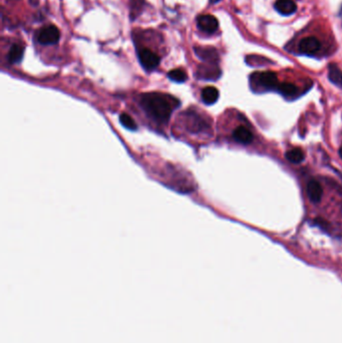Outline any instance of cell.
<instances>
[{"mask_svg": "<svg viewBox=\"0 0 342 343\" xmlns=\"http://www.w3.org/2000/svg\"><path fill=\"white\" fill-rule=\"evenodd\" d=\"M197 75L201 80L205 81H216L220 78L221 75V70L218 67L217 65H211V64H206V65H200L197 70Z\"/></svg>", "mask_w": 342, "mask_h": 343, "instance_id": "cell-7", "label": "cell"}, {"mask_svg": "<svg viewBox=\"0 0 342 343\" xmlns=\"http://www.w3.org/2000/svg\"><path fill=\"white\" fill-rule=\"evenodd\" d=\"M339 156H340V158L342 159V147L339 149Z\"/></svg>", "mask_w": 342, "mask_h": 343, "instance_id": "cell-22", "label": "cell"}, {"mask_svg": "<svg viewBox=\"0 0 342 343\" xmlns=\"http://www.w3.org/2000/svg\"><path fill=\"white\" fill-rule=\"evenodd\" d=\"M275 9L282 15H291L295 13L297 6L293 0H277L275 2Z\"/></svg>", "mask_w": 342, "mask_h": 343, "instance_id": "cell-12", "label": "cell"}, {"mask_svg": "<svg viewBox=\"0 0 342 343\" xmlns=\"http://www.w3.org/2000/svg\"><path fill=\"white\" fill-rule=\"evenodd\" d=\"M233 138L235 140L236 142L242 144V145H248L250 144L252 141H253V135L252 132L243 127V126H240L238 127L237 129L233 131Z\"/></svg>", "mask_w": 342, "mask_h": 343, "instance_id": "cell-13", "label": "cell"}, {"mask_svg": "<svg viewBox=\"0 0 342 343\" xmlns=\"http://www.w3.org/2000/svg\"><path fill=\"white\" fill-rule=\"evenodd\" d=\"M146 5V0H128V16L130 22H135L143 14Z\"/></svg>", "mask_w": 342, "mask_h": 343, "instance_id": "cell-9", "label": "cell"}, {"mask_svg": "<svg viewBox=\"0 0 342 343\" xmlns=\"http://www.w3.org/2000/svg\"><path fill=\"white\" fill-rule=\"evenodd\" d=\"M135 46L138 60L144 69L147 71H151L159 66L161 63V56L156 51L139 43H135Z\"/></svg>", "mask_w": 342, "mask_h": 343, "instance_id": "cell-2", "label": "cell"}, {"mask_svg": "<svg viewBox=\"0 0 342 343\" xmlns=\"http://www.w3.org/2000/svg\"><path fill=\"white\" fill-rule=\"evenodd\" d=\"M279 92L281 94H283L284 97H294L297 92H298V87L291 84V83H283V84H279L278 86Z\"/></svg>", "mask_w": 342, "mask_h": 343, "instance_id": "cell-18", "label": "cell"}, {"mask_svg": "<svg viewBox=\"0 0 342 343\" xmlns=\"http://www.w3.org/2000/svg\"><path fill=\"white\" fill-rule=\"evenodd\" d=\"M197 27L206 34H214L219 28V22L212 14H202L196 20Z\"/></svg>", "mask_w": 342, "mask_h": 343, "instance_id": "cell-4", "label": "cell"}, {"mask_svg": "<svg viewBox=\"0 0 342 343\" xmlns=\"http://www.w3.org/2000/svg\"><path fill=\"white\" fill-rule=\"evenodd\" d=\"M194 51L202 62L211 65H218L220 56L218 50L213 46H195Z\"/></svg>", "mask_w": 342, "mask_h": 343, "instance_id": "cell-5", "label": "cell"}, {"mask_svg": "<svg viewBox=\"0 0 342 343\" xmlns=\"http://www.w3.org/2000/svg\"><path fill=\"white\" fill-rule=\"evenodd\" d=\"M120 122L121 124L126 128V129H129V130H136L138 129L137 124L135 123V121L132 120V118L130 116H128L127 113H122L120 117Z\"/></svg>", "mask_w": 342, "mask_h": 343, "instance_id": "cell-19", "label": "cell"}, {"mask_svg": "<svg viewBox=\"0 0 342 343\" xmlns=\"http://www.w3.org/2000/svg\"><path fill=\"white\" fill-rule=\"evenodd\" d=\"M221 0H210V3L211 4H215V3H218V2H220Z\"/></svg>", "mask_w": 342, "mask_h": 343, "instance_id": "cell-21", "label": "cell"}, {"mask_svg": "<svg viewBox=\"0 0 342 343\" xmlns=\"http://www.w3.org/2000/svg\"><path fill=\"white\" fill-rule=\"evenodd\" d=\"M313 223H314V225H316L317 227H319L320 229L324 230V231H326V232L330 229V225H329V223H328L326 220L322 219V218H316V219H314Z\"/></svg>", "mask_w": 342, "mask_h": 343, "instance_id": "cell-20", "label": "cell"}, {"mask_svg": "<svg viewBox=\"0 0 342 343\" xmlns=\"http://www.w3.org/2000/svg\"><path fill=\"white\" fill-rule=\"evenodd\" d=\"M259 83L266 89H277L279 83L278 78L275 72L265 71L259 74Z\"/></svg>", "mask_w": 342, "mask_h": 343, "instance_id": "cell-10", "label": "cell"}, {"mask_svg": "<svg viewBox=\"0 0 342 343\" xmlns=\"http://www.w3.org/2000/svg\"><path fill=\"white\" fill-rule=\"evenodd\" d=\"M219 99V90L214 86H207L202 90V101L204 104L211 106Z\"/></svg>", "mask_w": 342, "mask_h": 343, "instance_id": "cell-14", "label": "cell"}, {"mask_svg": "<svg viewBox=\"0 0 342 343\" xmlns=\"http://www.w3.org/2000/svg\"><path fill=\"white\" fill-rule=\"evenodd\" d=\"M179 102L171 96L149 92L141 97V105L145 112L158 123L165 124L171 118L172 112Z\"/></svg>", "mask_w": 342, "mask_h": 343, "instance_id": "cell-1", "label": "cell"}, {"mask_svg": "<svg viewBox=\"0 0 342 343\" xmlns=\"http://www.w3.org/2000/svg\"><path fill=\"white\" fill-rule=\"evenodd\" d=\"M286 159L290 162V163H293V164H300L303 162L304 158H305V155H304V151L299 149V148H295V149H292V150H288L285 155Z\"/></svg>", "mask_w": 342, "mask_h": 343, "instance_id": "cell-17", "label": "cell"}, {"mask_svg": "<svg viewBox=\"0 0 342 343\" xmlns=\"http://www.w3.org/2000/svg\"><path fill=\"white\" fill-rule=\"evenodd\" d=\"M307 196L309 200L314 204H317L320 202L322 196H323V189L318 181L311 180L307 184Z\"/></svg>", "mask_w": 342, "mask_h": 343, "instance_id": "cell-11", "label": "cell"}, {"mask_svg": "<svg viewBox=\"0 0 342 343\" xmlns=\"http://www.w3.org/2000/svg\"><path fill=\"white\" fill-rule=\"evenodd\" d=\"M60 40L61 31L59 27L52 24L44 25L35 32V41L44 46L55 45L60 43Z\"/></svg>", "mask_w": 342, "mask_h": 343, "instance_id": "cell-3", "label": "cell"}, {"mask_svg": "<svg viewBox=\"0 0 342 343\" xmlns=\"http://www.w3.org/2000/svg\"><path fill=\"white\" fill-rule=\"evenodd\" d=\"M321 49V43L315 36L304 37L300 41L298 50L300 53L306 55H314Z\"/></svg>", "mask_w": 342, "mask_h": 343, "instance_id": "cell-6", "label": "cell"}, {"mask_svg": "<svg viewBox=\"0 0 342 343\" xmlns=\"http://www.w3.org/2000/svg\"><path fill=\"white\" fill-rule=\"evenodd\" d=\"M168 78L174 83L182 84L188 80V74L186 70H184L183 68H175V69H172L171 71H169Z\"/></svg>", "mask_w": 342, "mask_h": 343, "instance_id": "cell-16", "label": "cell"}, {"mask_svg": "<svg viewBox=\"0 0 342 343\" xmlns=\"http://www.w3.org/2000/svg\"><path fill=\"white\" fill-rule=\"evenodd\" d=\"M328 79L333 85L339 86L342 88V70H340L336 65H329Z\"/></svg>", "mask_w": 342, "mask_h": 343, "instance_id": "cell-15", "label": "cell"}, {"mask_svg": "<svg viewBox=\"0 0 342 343\" xmlns=\"http://www.w3.org/2000/svg\"><path fill=\"white\" fill-rule=\"evenodd\" d=\"M24 50L25 47L24 45L21 43H12L9 47V50L7 52V60L9 64L11 65H16L22 63L24 55Z\"/></svg>", "mask_w": 342, "mask_h": 343, "instance_id": "cell-8", "label": "cell"}]
</instances>
